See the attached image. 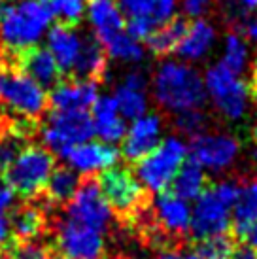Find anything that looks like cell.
I'll return each mask as SVG.
<instances>
[{"instance_id":"6da1fadb","label":"cell","mask_w":257,"mask_h":259,"mask_svg":"<svg viewBox=\"0 0 257 259\" xmlns=\"http://www.w3.org/2000/svg\"><path fill=\"white\" fill-rule=\"evenodd\" d=\"M153 97L166 112L182 114L200 110L206 102L204 79L187 63L164 61L153 74Z\"/></svg>"},{"instance_id":"7a4b0ae2","label":"cell","mask_w":257,"mask_h":259,"mask_svg":"<svg viewBox=\"0 0 257 259\" xmlns=\"http://www.w3.org/2000/svg\"><path fill=\"white\" fill-rule=\"evenodd\" d=\"M51 14L42 0L6 2L0 10V50L17 55L34 48L51 23Z\"/></svg>"},{"instance_id":"3957f363","label":"cell","mask_w":257,"mask_h":259,"mask_svg":"<svg viewBox=\"0 0 257 259\" xmlns=\"http://www.w3.org/2000/svg\"><path fill=\"white\" fill-rule=\"evenodd\" d=\"M187 144L178 137H168L161 140L155 150L136 163L135 178L148 191L163 193L170 186L180 166L186 163Z\"/></svg>"},{"instance_id":"277c9868","label":"cell","mask_w":257,"mask_h":259,"mask_svg":"<svg viewBox=\"0 0 257 259\" xmlns=\"http://www.w3.org/2000/svg\"><path fill=\"white\" fill-rule=\"evenodd\" d=\"M55 168V157L42 146H27L15 157L6 170V186L21 197L34 199L46 189L51 172Z\"/></svg>"},{"instance_id":"5b68a950","label":"cell","mask_w":257,"mask_h":259,"mask_svg":"<svg viewBox=\"0 0 257 259\" xmlns=\"http://www.w3.org/2000/svg\"><path fill=\"white\" fill-rule=\"evenodd\" d=\"M0 104L12 108L25 119L38 121L50 106V97L46 89L34 79L23 74L15 66L0 68Z\"/></svg>"},{"instance_id":"8992f818","label":"cell","mask_w":257,"mask_h":259,"mask_svg":"<svg viewBox=\"0 0 257 259\" xmlns=\"http://www.w3.org/2000/svg\"><path fill=\"white\" fill-rule=\"evenodd\" d=\"M204 89L214 108L229 121H238L248 114L251 99L250 87L238 74L231 72L220 63L206 70Z\"/></svg>"},{"instance_id":"52a82bcc","label":"cell","mask_w":257,"mask_h":259,"mask_svg":"<svg viewBox=\"0 0 257 259\" xmlns=\"http://www.w3.org/2000/svg\"><path fill=\"white\" fill-rule=\"evenodd\" d=\"M46 150L64 157L66 151L78 144L91 140L95 135L93 119L89 112H55L51 110L48 119L38 129Z\"/></svg>"},{"instance_id":"ba28073f","label":"cell","mask_w":257,"mask_h":259,"mask_svg":"<svg viewBox=\"0 0 257 259\" xmlns=\"http://www.w3.org/2000/svg\"><path fill=\"white\" fill-rule=\"evenodd\" d=\"M99 186L110 208L115 214H119L123 220L133 222L136 214L148 204L142 186L127 168L112 166L104 170L99 178Z\"/></svg>"},{"instance_id":"9c48e42d","label":"cell","mask_w":257,"mask_h":259,"mask_svg":"<svg viewBox=\"0 0 257 259\" xmlns=\"http://www.w3.org/2000/svg\"><path fill=\"white\" fill-rule=\"evenodd\" d=\"M191 155L202 170L208 172H225L236 163L240 155V142L231 133H200L191 138L187 146Z\"/></svg>"},{"instance_id":"30bf717a","label":"cell","mask_w":257,"mask_h":259,"mask_svg":"<svg viewBox=\"0 0 257 259\" xmlns=\"http://www.w3.org/2000/svg\"><path fill=\"white\" fill-rule=\"evenodd\" d=\"M66 218L81 225L93 227L104 233L114 220V210L110 208L108 201L100 191L99 180L87 176L79 182V187L72 199L66 202Z\"/></svg>"},{"instance_id":"8fae6325","label":"cell","mask_w":257,"mask_h":259,"mask_svg":"<svg viewBox=\"0 0 257 259\" xmlns=\"http://www.w3.org/2000/svg\"><path fill=\"white\" fill-rule=\"evenodd\" d=\"M55 242L68 259H102L106 252L104 233L68 218L55 223Z\"/></svg>"},{"instance_id":"7c38bea8","label":"cell","mask_w":257,"mask_h":259,"mask_svg":"<svg viewBox=\"0 0 257 259\" xmlns=\"http://www.w3.org/2000/svg\"><path fill=\"white\" fill-rule=\"evenodd\" d=\"M231 227V208L212 191V187L204 189L195 199L191 208L189 235L197 242L218 235H227Z\"/></svg>"},{"instance_id":"4fadbf2b","label":"cell","mask_w":257,"mask_h":259,"mask_svg":"<svg viewBox=\"0 0 257 259\" xmlns=\"http://www.w3.org/2000/svg\"><path fill=\"white\" fill-rule=\"evenodd\" d=\"M161 135H163L161 115L146 114L135 119L123 138V157L127 159L128 163H138L140 159H144L161 144Z\"/></svg>"},{"instance_id":"5bb4252c","label":"cell","mask_w":257,"mask_h":259,"mask_svg":"<svg viewBox=\"0 0 257 259\" xmlns=\"http://www.w3.org/2000/svg\"><path fill=\"white\" fill-rule=\"evenodd\" d=\"M64 159L68 161L72 170L91 176L95 172H104L108 168L115 166L119 159V150L112 144L87 140L83 144L70 148L66 151Z\"/></svg>"},{"instance_id":"9a60e30c","label":"cell","mask_w":257,"mask_h":259,"mask_svg":"<svg viewBox=\"0 0 257 259\" xmlns=\"http://www.w3.org/2000/svg\"><path fill=\"white\" fill-rule=\"evenodd\" d=\"M99 99V83L91 79H68L53 87L50 106L55 112H87Z\"/></svg>"},{"instance_id":"2e32d148","label":"cell","mask_w":257,"mask_h":259,"mask_svg":"<svg viewBox=\"0 0 257 259\" xmlns=\"http://www.w3.org/2000/svg\"><path fill=\"white\" fill-rule=\"evenodd\" d=\"M15 68H19L23 74H27L30 79L44 89H53V87L63 81V72L57 66L55 59L46 48H30L21 53H17L15 59Z\"/></svg>"},{"instance_id":"e0dca14e","label":"cell","mask_w":257,"mask_h":259,"mask_svg":"<svg viewBox=\"0 0 257 259\" xmlns=\"http://www.w3.org/2000/svg\"><path fill=\"white\" fill-rule=\"evenodd\" d=\"M91 119H93L95 135L104 144L114 146L115 142H121L125 138L127 125H125V119L119 115L114 97L110 95L99 97L91 106Z\"/></svg>"},{"instance_id":"ac0fdd59","label":"cell","mask_w":257,"mask_h":259,"mask_svg":"<svg viewBox=\"0 0 257 259\" xmlns=\"http://www.w3.org/2000/svg\"><path fill=\"white\" fill-rule=\"evenodd\" d=\"M81 50V34L74 27L57 23L48 32V51L55 59L61 72L70 76Z\"/></svg>"},{"instance_id":"d6986e66","label":"cell","mask_w":257,"mask_h":259,"mask_svg":"<svg viewBox=\"0 0 257 259\" xmlns=\"http://www.w3.org/2000/svg\"><path fill=\"white\" fill-rule=\"evenodd\" d=\"M87 17L95 30V38L104 44L125 27L123 12L117 0H87Z\"/></svg>"},{"instance_id":"ffe728a7","label":"cell","mask_w":257,"mask_h":259,"mask_svg":"<svg viewBox=\"0 0 257 259\" xmlns=\"http://www.w3.org/2000/svg\"><path fill=\"white\" fill-rule=\"evenodd\" d=\"M216 44V29L212 23L204 19H195L189 23L186 34L180 40L174 53L186 63H195L204 59Z\"/></svg>"},{"instance_id":"44dd1931","label":"cell","mask_w":257,"mask_h":259,"mask_svg":"<svg viewBox=\"0 0 257 259\" xmlns=\"http://www.w3.org/2000/svg\"><path fill=\"white\" fill-rule=\"evenodd\" d=\"M106 74L108 59L102 44L95 36H81V50L70 76H74V79H91L100 83L106 79Z\"/></svg>"},{"instance_id":"7402d4cb","label":"cell","mask_w":257,"mask_h":259,"mask_svg":"<svg viewBox=\"0 0 257 259\" xmlns=\"http://www.w3.org/2000/svg\"><path fill=\"white\" fill-rule=\"evenodd\" d=\"M46 204H50L46 199ZM46 204H25L14 212L10 229L17 242L36 240L46 227Z\"/></svg>"},{"instance_id":"603a6c76","label":"cell","mask_w":257,"mask_h":259,"mask_svg":"<svg viewBox=\"0 0 257 259\" xmlns=\"http://www.w3.org/2000/svg\"><path fill=\"white\" fill-rule=\"evenodd\" d=\"M128 17H142L155 29L176 17V0H117Z\"/></svg>"},{"instance_id":"cb8c5ba5","label":"cell","mask_w":257,"mask_h":259,"mask_svg":"<svg viewBox=\"0 0 257 259\" xmlns=\"http://www.w3.org/2000/svg\"><path fill=\"white\" fill-rule=\"evenodd\" d=\"M187 27H189V21L187 17H174L168 23H164L161 27L151 32L150 36L146 38V46L148 50L155 55V57H166L174 53V50L178 48L180 40L184 38Z\"/></svg>"},{"instance_id":"d4e9b609","label":"cell","mask_w":257,"mask_h":259,"mask_svg":"<svg viewBox=\"0 0 257 259\" xmlns=\"http://www.w3.org/2000/svg\"><path fill=\"white\" fill-rule=\"evenodd\" d=\"M257 218V178H250L240 184V191L236 202L231 210V223L236 235L240 237L242 231Z\"/></svg>"},{"instance_id":"484cf974","label":"cell","mask_w":257,"mask_h":259,"mask_svg":"<svg viewBox=\"0 0 257 259\" xmlns=\"http://www.w3.org/2000/svg\"><path fill=\"white\" fill-rule=\"evenodd\" d=\"M172 193L182 201H195L206 187V174L195 161H187L180 166L178 174L172 180Z\"/></svg>"},{"instance_id":"4316f807","label":"cell","mask_w":257,"mask_h":259,"mask_svg":"<svg viewBox=\"0 0 257 259\" xmlns=\"http://www.w3.org/2000/svg\"><path fill=\"white\" fill-rule=\"evenodd\" d=\"M79 176L70 166H57L53 168L50 180L46 184V199L50 204H64L72 199L79 187Z\"/></svg>"},{"instance_id":"83f0119b","label":"cell","mask_w":257,"mask_h":259,"mask_svg":"<svg viewBox=\"0 0 257 259\" xmlns=\"http://www.w3.org/2000/svg\"><path fill=\"white\" fill-rule=\"evenodd\" d=\"M248 63H250V48H248V40L236 32V30H231L227 36H225V42H223V53H222V63L225 68H229L231 72L240 74L248 68Z\"/></svg>"},{"instance_id":"f1b7e54d","label":"cell","mask_w":257,"mask_h":259,"mask_svg":"<svg viewBox=\"0 0 257 259\" xmlns=\"http://www.w3.org/2000/svg\"><path fill=\"white\" fill-rule=\"evenodd\" d=\"M114 99L123 119H133L135 121L138 117L146 115V112H148V97H146L144 89H136V87H131L121 81L115 89Z\"/></svg>"},{"instance_id":"f546056e","label":"cell","mask_w":257,"mask_h":259,"mask_svg":"<svg viewBox=\"0 0 257 259\" xmlns=\"http://www.w3.org/2000/svg\"><path fill=\"white\" fill-rule=\"evenodd\" d=\"M102 48L106 51V57L123 61V63H140L144 59V48L140 42H136L135 38H131L127 32H117L112 38H108L102 44Z\"/></svg>"},{"instance_id":"4dcf8cb0","label":"cell","mask_w":257,"mask_h":259,"mask_svg":"<svg viewBox=\"0 0 257 259\" xmlns=\"http://www.w3.org/2000/svg\"><path fill=\"white\" fill-rule=\"evenodd\" d=\"M50 10L51 17L59 19L61 25L76 27L85 14V0H42Z\"/></svg>"},{"instance_id":"1f68e13d","label":"cell","mask_w":257,"mask_h":259,"mask_svg":"<svg viewBox=\"0 0 257 259\" xmlns=\"http://www.w3.org/2000/svg\"><path fill=\"white\" fill-rule=\"evenodd\" d=\"M233 252H235V242L229 235L204 238L197 248V253L202 259H231Z\"/></svg>"},{"instance_id":"d6a6232c","label":"cell","mask_w":257,"mask_h":259,"mask_svg":"<svg viewBox=\"0 0 257 259\" xmlns=\"http://www.w3.org/2000/svg\"><path fill=\"white\" fill-rule=\"evenodd\" d=\"M206 115L202 114L200 110H187V112H182V114H176V119H174V127L178 133L186 135V137L193 138L204 133L206 129Z\"/></svg>"},{"instance_id":"836d02e7","label":"cell","mask_w":257,"mask_h":259,"mask_svg":"<svg viewBox=\"0 0 257 259\" xmlns=\"http://www.w3.org/2000/svg\"><path fill=\"white\" fill-rule=\"evenodd\" d=\"M10 255L12 259H53L51 250L40 240L17 242Z\"/></svg>"},{"instance_id":"e575fe53","label":"cell","mask_w":257,"mask_h":259,"mask_svg":"<svg viewBox=\"0 0 257 259\" xmlns=\"http://www.w3.org/2000/svg\"><path fill=\"white\" fill-rule=\"evenodd\" d=\"M212 191L227 204L229 208L233 210V206H235V202H236V197H238V191H240V184L235 180H222L212 186Z\"/></svg>"},{"instance_id":"d590c367","label":"cell","mask_w":257,"mask_h":259,"mask_svg":"<svg viewBox=\"0 0 257 259\" xmlns=\"http://www.w3.org/2000/svg\"><path fill=\"white\" fill-rule=\"evenodd\" d=\"M125 25H127V30H125V32H127L131 38H135L136 42L146 40V38L155 30V27H153L150 21L142 19V17H128V21L125 23Z\"/></svg>"},{"instance_id":"8d00e7d4","label":"cell","mask_w":257,"mask_h":259,"mask_svg":"<svg viewBox=\"0 0 257 259\" xmlns=\"http://www.w3.org/2000/svg\"><path fill=\"white\" fill-rule=\"evenodd\" d=\"M214 0H182V10L186 17H193V19H200L212 8Z\"/></svg>"},{"instance_id":"74e56055","label":"cell","mask_w":257,"mask_h":259,"mask_svg":"<svg viewBox=\"0 0 257 259\" xmlns=\"http://www.w3.org/2000/svg\"><path fill=\"white\" fill-rule=\"evenodd\" d=\"M14 202H15V193L0 178V214H6L10 208H14Z\"/></svg>"},{"instance_id":"f35d334b","label":"cell","mask_w":257,"mask_h":259,"mask_svg":"<svg viewBox=\"0 0 257 259\" xmlns=\"http://www.w3.org/2000/svg\"><path fill=\"white\" fill-rule=\"evenodd\" d=\"M240 238L246 242V246H248V248H251L253 252H257V218L250 223V225H248V227H246V229L242 231Z\"/></svg>"},{"instance_id":"ab89813d","label":"cell","mask_w":257,"mask_h":259,"mask_svg":"<svg viewBox=\"0 0 257 259\" xmlns=\"http://www.w3.org/2000/svg\"><path fill=\"white\" fill-rule=\"evenodd\" d=\"M12 237V229H10V220L6 214H0V252L2 248L8 244V240Z\"/></svg>"},{"instance_id":"60d3db41","label":"cell","mask_w":257,"mask_h":259,"mask_svg":"<svg viewBox=\"0 0 257 259\" xmlns=\"http://www.w3.org/2000/svg\"><path fill=\"white\" fill-rule=\"evenodd\" d=\"M240 25H242L244 38L250 42H257V19H244Z\"/></svg>"},{"instance_id":"b9f144b4","label":"cell","mask_w":257,"mask_h":259,"mask_svg":"<svg viewBox=\"0 0 257 259\" xmlns=\"http://www.w3.org/2000/svg\"><path fill=\"white\" fill-rule=\"evenodd\" d=\"M231 259H257V252H253V250L248 248V246L235 248V252H233Z\"/></svg>"},{"instance_id":"7bdbcfd3","label":"cell","mask_w":257,"mask_h":259,"mask_svg":"<svg viewBox=\"0 0 257 259\" xmlns=\"http://www.w3.org/2000/svg\"><path fill=\"white\" fill-rule=\"evenodd\" d=\"M12 125H14V117H10V115H0V135L6 133Z\"/></svg>"},{"instance_id":"ee69618b","label":"cell","mask_w":257,"mask_h":259,"mask_svg":"<svg viewBox=\"0 0 257 259\" xmlns=\"http://www.w3.org/2000/svg\"><path fill=\"white\" fill-rule=\"evenodd\" d=\"M238 6L244 8V10H255L257 8V0H236Z\"/></svg>"},{"instance_id":"f6af8a7d","label":"cell","mask_w":257,"mask_h":259,"mask_svg":"<svg viewBox=\"0 0 257 259\" xmlns=\"http://www.w3.org/2000/svg\"><path fill=\"white\" fill-rule=\"evenodd\" d=\"M176 259H202V257H200L197 252H187V253L178 252V253H176Z\"/></svg>"},{"instance_id":"bcb514c9","label":"cell","mask_w":257,"mask_h":259,"mask_svg":"<svg viewBox=\"0 0 257 259\" xmlns=\"http://www.w3.org/2000/svg\"><path fill=\"white\" fill-rule=\"evenodd\" d=\"M251 97H253V101L257 104V66H255V76H253V87H251Z\"/></svg>"},{"instance_id":"7dc6e473","label":"cell","mask_w":257,"mask_h":259,"mask_svg":"<svg viewBox=\"0 0 257 259\" xmlns=\"http://www.w3.org/2000/svg\"><path fill=\"white\" fill-rule=\"evenodd\" d=\"M251 161H253V165H255V168H257V148L253 150V153H251Z\"/></svg>"},{"instance_id":"c3c4849f","label":"cell","mask_w":257,"mask_h":259,"mask_svg":"<svg viewBox=\"0 0 257 259\" xmlns=\"http://www.w3.org/2000/svg\"><path fill=\"white\" fill-rule=\"evenodd\" d=\"M0 259H12V255L8 252H0Z\"/></svg>"},{"instance_id":"681fc988","label":"cell","mask_w":257,"mask_h":259,"mask_svg":"<svg viewBox=\"0 0 257 259\" xmlns=\"http://www.w3.org/2000/svg\"><path fill=\"white\" fill-rule=\"evenodd\" d=\"M110 259H131V257H127V255H114V257H110Z\"/></svg>"},{"instance_id":"f907efd6","label":"cell","mask_w":257,"mask_h":259,"mask_svg":"<svg viewBox=\"0 0 257 259\" xmlns=\"http://www.w3.org/2000/svg\"><path fill=\"white\" fill-rule=\"evenodd\" d=\"M53 259H68V257H64V255H55Z\"/></svg>"},{"instance_id":"816d5d0a","label":"cell","mask_w":257,"mask_h":259,"mask_svg":"<svg viewBox=\"0 0 257 259\" xmlns=\"http://www.w3.org/2000/svg\"><path fill=\"white\" fill-rule=\"evenodd\" d=\"M253 137H255V140H257V125H255V129H253Z\"/></svg>"}]
</instances>
